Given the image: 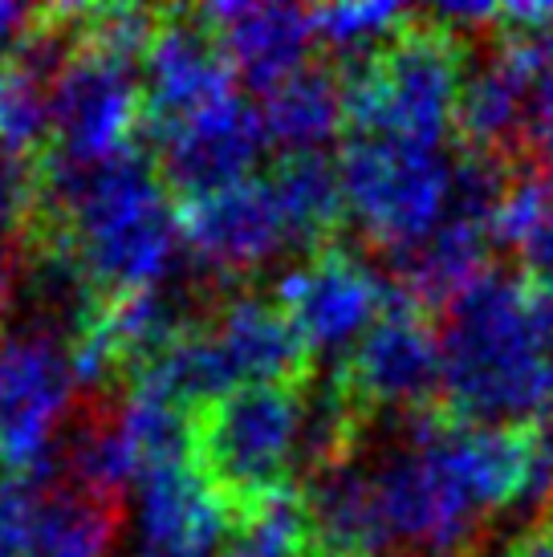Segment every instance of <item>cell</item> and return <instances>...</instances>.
<instances>
[{"label": "cell", "instance_id": "cell-10", "mask_svg": "<svg viewBox=\"0 0 553 557\" xmlns=\"http://www.w3.org/2000/svg\"><path fill=\"white\" fill-rule=\"evenodd\" d=\"M155 143H159V163H155L159 180L168 184L171 200L187 208L245 184L248 168L261 159L269 143V131L261 110L232 94L224 102L192 114L187 123L171 126Z\"/></svg>", "mask_w": 553, "mask_h": 557}, {"label": "cell", "instance_id": "cell-26", "mask_svg": "<svg viewBox=\"0 0 553 557\" xmlns=\"http://www.w3.org/2000/svg\"><path fill=\"white\" fill-rule=\"evenodd\" d=\"M16 297V240L0 236V318L9 313Z\"/></svg>", "mask_w": 553, "mask_h": 557}, {"label": "cell", "instance_id": "cell-7", "mask_svg": "<svg viewBox=\"0 0 553 557\" xmlns=\"http://www.w3.org/2000/svg\"><path fill=\"white\" fill-rule=\"evenodd\" d=\"M53 159L98 168L131 151L143 131V70L77 46L49 90Z\"/></svg>", "mask_w": 553, "mask_h": 557}, {"label": "cell", "instance_id": "cell-25", "mask_svg": "<svg viewBox=\"0 0 553 557\" xmlns=\"http://www.w3.org/2000/svg\"><path fill=\"white\" fill-rule=\"evenodd\" d=\"M521 252H525V264H529L533 277L553 281V216H550V224L521 248Z\"/></svg>", "mask_w": 553, "mask_h": 557}, {"label": "cell", "instance_id": "cell-19", "mask_svg": "<svg viewBox=\"0 0 553 557\" xmlns=\"http://www.w3.org/2000/svg\"><path fill=\"white\" fill-rule=\"evenodd\" d=\"M114 517L119 509L98 505L74 488L49 496L37 509L25 557H107L110 537H114Z\"/></svg>", "mask_w": 553, "mask_h": 557}, {"label": "cell", "instance_id": "cell-23", "mask_svg": "<svg viewBox=\"0 0 553 557\" xmlns=\"http://www.w3.org/2000/svg\"><path fill=\"white\" fill-rule=\"evenodd\" d=\"M525 147H538L541 156L553 151V49L529 78L525 94Z\"/></svg>", "mask_w": 553, "mask_h": 557}, {"label": "cell", "instance_id": "cell-27", "mask_svg": "<svg viewBox=\"0 0 553 557\" xmlns=\"http://www.w3.org/2000/svg\"><path fill=\"white\" fill-rule=\"evenodd\" d=\"M545 159V171H541V184H545V191H550V200H553V151L550 156H541Z\"/></svg>", "mask_w": 553, "mask_h": 557}, {"label": "cell", "instance_id": "cell-16", "mask_svg": "<svg viewBox=\"0 0 553 557\" xmlns=\"http://www.w3.org/2000/svg\"><path fill=\"white\" fill-rule=\"evenodd\" d=\"M216 342L224 346L232 371L245 383H285L302 387L314 379V355H309L302 330L293 325L281 301L265 297H232L220 306L212 322Z\"/></svg>", "mask_w": 553, "mask_h": 557}, {"label": "cell", "instance_id": "cell-20", "mask_svg": "<svg viewBox=\"0 0 553 557\" xmlns=\"http://www.w3.org/2000/svg\"><path fill=\"white\" fill-rule=\"evenodd\" d=\"M309 21L318 41L342 49L346 58H358L386 46L411 21V13L400 4H330V9H309Z\"/></svg>", "mask_w": 553, "mask_h": 557}, {"label": "cell", "instance_id": "cell-1", "mask_svg": "<svg viewBox=\"0 0 553 557\" xmlns=\"http://www.w3.org/2000/svg\"><path fill=\"white\" fill-rule=\"evenodd\" d=\"M41 208L46 240L70 248L107 301L151 289L175 252L180 212L159 168L135 147L98 168L49 159L41 168Z\"/></svg>", "mask_w": 553, "mask_h": 557}, {"label": "cell", "instance_id": "cell-4", "mask_svg": "<svg viewBox=\"0 0 553 557\" xmlns=\"http://www.w3.org/2000/svg\"><path fill=\"white\" fill-rule=\"evenodd\" d=\"M339 74L351 135H391L440 147L456 131L464 90L460 29L419 25L411 16L374 53L346 58Z\"/></svg>", "mask_w": 553, "mask_h": 557}, {"label": "cell", "instance_id": "cell-24", "mask_svg": "<svg viewBox=\"0 0 553 557\" xmlns=\"http://www.w3.org/2000/svg\"><path fill=\"white\" fill-rule=\"evenodd\" d=\"M37 21V13L33 9H25V4H4L0 0V62L4 58H13L16 49L25 46V37H29V25Z\"/></svg>", "mask_w": 553, "mask_h": 557}, {"label": "cell", "instance_id": "cell-8", "mask_svg": "<svg viewBox=\"0 0 553 557\" xmlns=\"http://www.w3.org/2000/svg\"><path fill=\"white\" fill-rule=\"evenodd\" d=\"M334 374L367 419L428 411L440 407L435 395L444 391V346L407 297L342 358Z\"/></svg>", "mask_w": 553, "mask_h": 557}, {"label": "cell", "instance_id": "cell-12", "mask_svg": "<svg viewBox=\"0 0 553 557\" xmlns=\"http://www.w3.org/2000/svg\"><path fill=\"white\" fill-rule=\"evenodd\" d=\"M180 233L196 248V257L220 273L253 269L269 261L276 248L293 245L269 180H245L212 200L180 208Z\"/></svg>", "mask_w": 553, "mask_h": 557}, {"label": "cell", "instance_id": "cell-14", "mask_svg": "<svg viewBox=\"0 0 553 557\" xmlns=\"http://www.w3.org/2000/svg\"><path fill=\"white\" fill-rule=\"evenodd\" d=\"M229 517L192 465H163L143 476L135 557H212L224 545Z\"/></svg>", "mask_w": 553, "mask_h": 557}, {"label": "cell", "instance_id": "cell-3", "mask_svg": "<svg viewBox=\"0 0 553 557\" xmlns=\"http://www.w3.org/2000/svg\"><path fill=\"white\" fill-rule=\"evenodd\" d=\"M306 387V383H302ZM302 387L245 383L187 411V465L224 509L232 533L297 496Z\"/></svg>", "mask_w": 553, "mask_h": 557}, {"label": "cell", "instance_id": "cell-22", "mask_svg": "<svg viewBox=\"0 0 553 557\" xmlns=\"http://www.w3.org/2000/svg\"><path fill=\"white\" fill-rule=\"evenodd\" d=\"M41 500L33 496L29 480L0 472V557H25Z\"/></svg>", "mask_w": 553, "mask_h": 557}, {"label": "cell", "instance_id": "cell-21", "mask_svg": "<svg viewBox=\"0 0 553 557\" xmlns=\"http://www.w3.org/2000/svg\"><path fill=\"white\" fill-rule=\"evenodd\" d=\"M37 208H41V171L33 168L29 156L0 151V236L16 240Z\"/></svg>", "mask_w": 553, "mask_h": 557}, {"label": "cell", "instance_id": "cell-6", "mask_svg": "<svg viewBox=\"0 0 553 557\" xmlns=\"http://www.w3.org/2000/svg\"><path fill=\"white\" fill-rule=\"evenodd\" d=\"M74 391V358L49 325L0 334V472H46Z\"/></svg>", "mask_w": 553, "mask_h": 557}, {"label": "cell", "instance_id": "cell-15", "mask_svg": "<svg viewBox=\"0 0 553 557\" xmlns=\"http://www.w3.org/2000/svg\"><path fill=\"white\" fill-rule=\"evenodd\" d=\"M309 557H383L391 549V529L379 509V493L358 460L325 468L302 488Z\"/></svg>", "mask_w": 553, "mask_h": 557}, {"label": "cell", "instance_id": "cell-2", "mask_svg": "<svg viewBox=\"0 0 553 557\" xmlns=\"http://www.w3.org/2000/svg\"><path fill=\"white\" fill-rule=\"evenodd\" d=\"M444 407L464 423H545L550 342L529 310V273L492 269L447 310Z\"/></svg>", "mask_w": 553, "mask_h": 557}, {"label": "cell", "instance_id": "cell-11", "mask_svg": "<svg viewBox=\"0 0 553 557\" xmlns=\"http://www.w3.org/2000/svg\"><path fill=\"white\" fill-rule=\"evenodd\" d=\"M232 82L236 74L200 13L159 16L143 62V135L163 139L171 126L232 98Z\"/></svg>", "mask_w": 553, "mask_h": 557}, {"label": "cell", "instance_id": "cell-13", "mask_svg": "<svg viewBox=\"0 0 553 557\" xmlns=\"http://www.w3.org/2000/svg\"><path fill=\"white\" fill-rule=\"evenodd\" d=\"M208 29L229 58L232 74L248 90L273 94L297 70H306V53L314 41V21L306 9L290 4H212L200 9Z\"/></svg>", "mask_w": 553, "mask_h": 557}, {"label": "cell", "instance_id": "cell-5", "mask_svg": "<svg viewBox=\"0 0 553 557\" xmlns=\"http://www.w3.org/2000/svg\"><path fill=\"white\" fill-rule=\"evenodd\" d=\"M339 171L351 212L391 257L428 240L447 212L452 163H444L440 147L391 135H351Z\"/></svg>", "mask_w": 553, "mask_h": 557}, {"label": "cell", "instance_id": "cell-17", "mask_svg": "<svg viewBox=\"0 0 553 557\" xmlns=\"http://www.w3.org/2000/svg\"><path fill=\"white\" fill-rule=\"evenodd\" d=\"M269 143L285 147L290 156L322 151L346 126V94H342L339 65H306L273 94H265L261 107Z\"/></svg>", "mask_w": 553, "mask_h": 557}, {"label": "cell", "instance_id": "cell-9", "mask_svg": "<svg viewBox=\"0 0 553 557\" xmlns=\"http://www.w3.org/2000/svg\"><path fill=\"white\" fill-rule=\"evenodd\" d=\"M276 301L302 330L309 355H342L367 338L400 301H407V294L379 281L351 252L325 245L281 281Z\"/></svg>", "mask_w": 553, "mask_h": 557}, {"label": "cell", "instance_id": "cell-18", "mask_svg": "<svg viewBox=\"0 0 553 557\" xmlns=\"http://www.w3.org/2000/svg\"><path fill=\"white\" fill-rule=\"evenodd\" d=\"M269 184H273V196L281 203V216L290 224L293 245L325 248V240L342 224V208H346L339 163L325 159L322 151L281 156Z\"/></svg>", "mask_w": 553, "mask_h": 557}]
</instances>
